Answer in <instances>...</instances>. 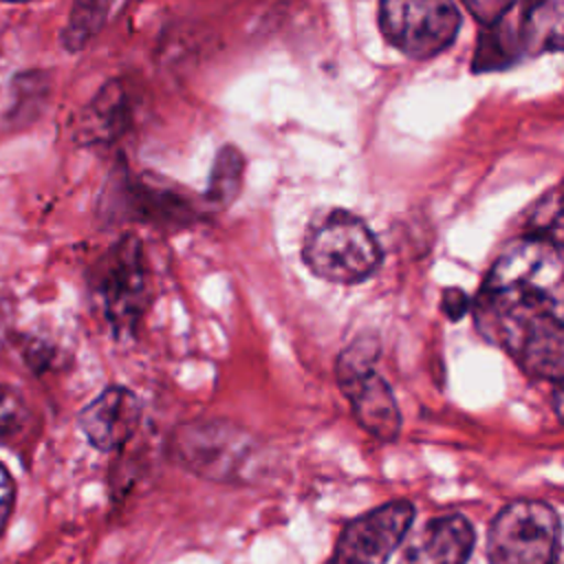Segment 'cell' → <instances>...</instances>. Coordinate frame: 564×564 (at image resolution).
I'll return each mask as SVG.
<instances>
[{
    "mask_svg": "<svg viewBox=\"0 0 564 564\" xmlns=\"http://www.w3.org/2000/svg\"><path fill=\"white\" fill-rule=\"evenodd\" d=\"M564 317V245L546 236L511 242L489 269L478 297L480 328L500 339L535 315Z\"/></svg>",
    "mask_w": 564,
    "mask_h": 564,
    "instance_id": "cell-1",
    "label": "cell"
},
{
    "mask_svg": "<svg viewBox=\"0 0 564 564\" xmlns=\"http://www.w3.org/2000/svg\"><path fill=\"white\" fill-rule=\"evenodd\" d=\"M302 258L322 280L357 284L377 271L381 251L359 216L346 209H330L308 225Z\"/></svg>",
    "mask_w": 564,
    "mask_h": 564,
    "instance_id": "cell-2",
    "label": "cell"
},
{
    "mask_svg": "<svg viewBox=\"0 0 564 564\" xmlns=\"http://www.w3.org/2000/svg\"><path fill=\"white\" fill-rule=\"evenodd\" d=\"M560 518L538 500H516L491 522L489 564H555L560 553Z\"/></svg>",
    "mask_w": 564,
    "mask_h": 564,
    "instance_id": "cell-3",
    "label": "cell"
},
{
    "mask_svg": "<svg viewBox=\"0 0 564 564\" xmlns=\"http://www.w3.org/2000/svg\"><path fill=\"white\" fill-rule=\"evenodd\" d=\"M383 37L410 57H432L445 51L460 26L452 0H381Z\"/></svg>",
    "mask_w": 564,
    "mask_h": 564,
    "instance_id": "cell-4",
    "label": "cell"
},
{
    "mask_svg": "<svg viewBox=\"0 0 564 564\" xmlns=\"http://www.w3.org/2000/svg\"><path fill=\"white\" fill-rule=\"evenodd\" d=\"M377 341L359 339L337 361V379L359 425L381 441L397 438L401 416L390 386L372 370Z\"/></svg>",
    "mask_w": 564,
    "mask_h": 564,
    "instance_id": "cell-5",
    "label": "cell"
},
{
    "mask_svg": "<svg viewBox=\"0 0 564 564\" xmlns=\"http://www.w3.org/2000/svg\"><path fill=\"white\" fill-rule=\"evenodd\" d=\"M414 518L405 500L381 505L350 520L335 546L330 564H386Z\"/></svg>",
    "mask_w": 564,
    "mask_h": 564,
    "instance_id": "cell-6",
    "label": "cell"
},
{
    "mask_svg": "<svg viewBox=\"0 0 564 564\" xmlns=\"http://www.w3.org/2000/svg\"><path fill=\"white\" fill-rule=\"evenodd\" d=\"M99 300L112 326L130 328L148 304V278L141 245L134 238L121 240L106 256L99 278Z\"/></svg>",
    "mask_w": 564,
    "mask_h": 564,
    "instance_id": "cell-7",
    "label": "cell"
},
{
    "mask_svg": "<svg viewBox=\"0 0 564 564\" xmlns=\"http://www.w3.org/2000/svg\"><path fill=\"white\" fill-rule=\"evenodd\" d=\"M535 379L564 381V317L535 315L498 339Z\"/></svg>",
    "mask_w": 564,
    "mask_h": 564,
    "instance_id": "cell-8",
    "label": "cell"
},
{
    "mask_svg": "<svg viewBox=\"0 0 564 564\" xmlns=\"http://www.w3.org/2000/svg\"><path fill=\"white\" fill-rule=\"evenodd\" d=\"M141 416L139 397L123 386H112L79 412L77 423L93 447L112 452L134 436Z\"/></svg>",
    "mask_w": 564,
    "mask_h": 564,
    "instance_id": "cell-9",
    "label": "cell"
},
{
    "mask_svg": "<svg viewBox=\"0 0 564 564\" xmlns=\"http://www.w3.org/2000/svg\"><path fill=\"white\" fill-rule=\"evenodd\" d=\"M474 549V529L463 516L430 520L403 549L399 564H465Z\"/></svg>",
    "mask_w": 564,
    "mask_h": 564,
    "instance_id": "cell-10",
    "label": "cell"
},
{
    "mask_svg": "<svg viewBox=\"0 0 564 564\" xmlns=\"http://www.w3.org/2000/svg\"><path fill=\"white\" fill-rule=\"evenodd\" d=\"M518 33L533 53L564 51V0H522Z\"/></svg>",
    "mask_w": 564,
    "mask_h": 564,
    "instance_id": "cell-11",
    "label": "cell"
},
{
    "mask_svg": "<svg viewBox=\"0 0 564 564\" xmlns=\"http://www.w3.org/2000/svg\"><path fill=\"white\" fill-rule=\"evenodd\" d=\"M123 115L126 108L119 86H106L86 110L82 119V132L90 141L117 137L123 126Z\"/></svg>",
    "mask_w": 564,
    "mask_h": 564,
    "instance_id": "cell-12",
    "label": "cell"
},
{
    "mask_svg": "<svg viewBox=\"0 0 564 564\" xmlns=\"http://www.w3.org/2000/svg\"><path fill=\"white\" fill-rule=\"evenodd\" d=\"M242 170H245V159L240 150L234 145H225L218 150L209 176V187H207V198L220 205H227L236 198L240 192L242 183Z\"/></svg>",
    "mask_w": 564,
    "mask_h": 564,
    "instance_id": "cell-13",
    "label": "cell"
},
{
    "mask_svg": "<svg viewBox=\"0 0 564 564\" xmlns=\"http://www.w3.org/2000/svg\"><path fill=\"white\" fill-rule=\"evenodd\" d=\"M112 0H75L68 26L64 31V44L68 48H82L104 24Z\"/></svg>",
    "mask_w": 564,
    "mask_h": 564,
    "instance_id": "cell-14",
    "label": "cell"
},
{
    "mask_svg": "<svg viewBox=\"0 0 564 564\" xmlns=\"http://www.w3.org/2000/svg\"><path fill=\"white\" fill-rule=\"evenodd\" d=\"M511 33L502 26V22L494 24V26H485V33L480 35V44L476 48L474 55V70H487V68H500L507 66L509 62H513V42L522 46L520 40L509 37Z\"/></svg>",
    "mask_w": 564,
    "mask_h": 564,
    "instance_id": "cell-15",
    "label": "cell"
},
{
    "mask_svg": "<svg viewBox=\"0 0 564 564\" xmlns=\"http://www.w3.org/2000/svg\"><path fill=\"white\" fill-rule=\"evenodd\" d=\"M24 419H26V408L20 394L9 386H0V438H7L9 434L18 432Z\"/></svg>",
    "mask_w": 564,
    "mask_h": 564,
    "instance_id": "cell-16",
    "label": "cell"
},
{
    "mask_svg": "<svg viewBox=\"0 0 564 564\" xmlns=\"http://www.w3.org/2000/svg\"><path fill=\"white\" fill-rule=\"evenodd\" d=\"M460 2L482 26H494L502 22L513 4V0H460Z\"/></svg>",
    "mask_w": 564,
    "mask_h": 564,
    "instance_id": "cell-17",
    "label": "cell"
},
{
    "mask_svg": "<svg viewBox=\"0 0 564 564\" xmlns=\"http://www.w3.org/2000/svg\"><path fill=\"white\" fill-rule=\"evenodd\" d=\"M441 306H443V313L449 319H460L469 311V297H467V293L463 289L449 286V289L443 291Z\"/></svg>",
    "mask_w": 564,
    "mask_h": 564,
    "instance_id": "cell-18",
    "label": "cell"
},
{
    "mask_svg": "<svg viewBox=\"0 0 564 564\" xmlns=\"http://www.w3.org/2000/svg\"><path fill=\"white\" fill-rule=\"evenodd\" d=\"M13 498H15V487H13V478L7 471V467L0 463V533L4 531L11 509H13Z\"/></svg>",
    "mask_w": 564,
    "mask_h": 564,
    "instance_id": "cell-19",
    "label": "cell"
},
{
    "mask_svg": "<svg viewBox=\"0 0 564 564\" xmlns=\"http://www.w3.org/2000/svg\"><path fill=\"white\" fill-rule=\"evenodd\" d=\"M553 403H555V410L560 414V419L564 421V381H560L555 386V392H553Z\"/></svg>",
    "mask_w": 564,
    "mask_h": 564,
    "instance_id": "cell-20",
    "label": "cell"
},
{
    "mask_svg": "<svg viewBox=\"0 0 564 564\" xmlns=\"http://www.w3.org/2000/svg\"><path fill=\"white\" fill-rule=\"evenodd\" d=\"M13 2H22V0H13Z\"/></svg>",
    "mask_w": 564,
    "mask_h": 564,
    "instance_id": "cell-21",
    "label": "cell"
},
{
    "mask_svg": "<svg viewBox=\"0 0 564 564\" xmlns=\"http://www.w3.org/2000/svg\"><path fill=\"white\" fill-rule=\"evenodd\" d=\"M562 189H564V185H562Z\"/></svg>",
    "mask_w": 564,
    "mask_h": 564,
    "instance_id": "cell-22",
    "label": "cell"
}]
</instances>
